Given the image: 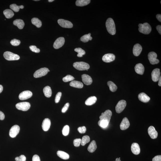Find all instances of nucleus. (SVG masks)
<instances>
[{"label": "nucleus", "mask_w": 161, "mask_h": 161, "mask_svg": "<svg viewBox=\"0 0 161 161\" xmlns=\"http://www.w3.org/2000/svg\"><path fill=\"white\" fill-rule=\"evenodd\" d=\"M106 26L107 31L112 35H114L116 32V26L114 21L111 18H109L107 20Z\"/></svg>", "instance_id": "f257e3e1"}, {"label": "nucleus", "mask_w": 161, "mask_h": 161, "mask_svg": "<svg viewBox=\"0 0 161 161\" xmlns=\"http://www.w3.org/2000/svg\"><path fill=\"white\" fill-rule=\"evenodd\" d=\"M138 30L141 33L145 34H149L150 33L151 30L150 25L147 23H145L139 24L138 25Z\"/></svg>", "instance_id": "f03ea898"}, {"label": "nucleus", "mask_w": 161, "mask_h": 161, "mask_svg": "<svg viewBox=\"0 0 161 161\" xmlns=\"http://www.w3.org/2000/svg\"><path fill=\"white\" fill-rule=\"evenodd\" d=\"M74 67L79 70H88L90 68L89 65L87 63L80 61L74 63L73 64Z\"/></svg>", "instance_id": "7ed1b4c3"}, {"label": "nucleus", "mask_w": 161, "mask_h": 161, "mask_svg": "<svg viewBox=\"0 0 161 161\" xmlns=\"http://www.w3.org/2000/svg\"><path fill=\"white\" fill-rule=\"evenodd\" d=\"M4 56L5 59L9 61L17 60L19 59L18 55L9 51H6L4 53Z\"/></svg>", "instance_id": "20e7f679"}, {"label": "nucleus", "mask_w": 161, "mask_h": 161, "mask_svg": "<svg viewBox=\"0 0 161 161\" xmlns=\"http://www.w3.org/2000/svg\"><path fill=\"white\" fill-rule=\"evenodd\" d=\"M49 71V70L47 68H42L36 71L34 74V76L35 78L42 77L47 74L48 72Z\"/></svg>", "instance_id": "39448f33"}, {"label": "nucleus", "mask_w": 161, "mask_h": 161, "mask_svg": "<svg viewBox=\"0 0 161 161\" xmlns=\"http://www.w3.org/2000/svg\"><path fill=\"white\" fill-rule=\"evenodd\" d=\"M16 107L17 109L23 111H27L30 108L31 105L28 102H21L17 104Z\"/></svg>", "instance_id": "423d86ee"}, {"label": "nucleus", "mask_w": 161, "mask_h": 161, "mask_svg": "<svg viewBox=\"0 0 161 161\" xmlns=\"http://www.w3.org/2000/svg\"><path fill=\"white\" fill-rule=\"evenodd\" d=\"M157 54L154 52H151L148 54V58L150 64L153 65L157 64L159 62L158 59H157Z\"/></svg>", "instance_id": "0eeeda50"}, {"label": "nucleus", "mask_w": 161, "mask_h": 161, "mask_svg": "<svg viewBox=\"0 0 161 161\" xmlns=\"http://www.w3.org/2000/svg\"><path fill=\"white\" fill-rule=\"evenodd\" d=\"M127 105V103L125 100H121L118 102L116 107L117 113H120L123 111Z\"/></svg>", "instance_id": "6e6552de"}, {"label": "nucleus", "mask_w": 161, "mask_h": 161, "mask_svg": "<svg viewBox=\"0 0 161 161\" xmlns=\"http://www.w3.org/2000/svg\"><path fill=\"white\" fill-rule=\"evenodd\" d=\"M58 23L60 26L63 28H71L73 27V24L70 22L62 19L58 20Z\"/></svg>", "instance_id": "1a4fd4ad"}, {"label": "nucleus", "mask_w": 161, "mask_h": 161, "mask_svg": "<svg viewBox=\"0 0 161 161\" xmlns=\"http://www.w3.org/2000/svg\"><path fill=\"white\" fill-rule=\"evenodd\" d=\"M20 131V127L17 125L12 126L9 131V135L12 138H15L18 135Z\"/></svg>", "instance_id": "9d476101"}, {"label": "nucleus", "mask_w": 161, "mask_h": 161, "mask_svg": "<svg viewBox=\"0 0 161 161\" xmlns=\"http://www.w3.org/2000/svg\"><path fill=\"white\" fill-rule=\"evenodd\" d=\"M32 93L31 91H25L20 93L19 97L20 100H23L29 99L32 97Z\"/></svg>", "instance_id": "9b49d317"}, {"label": "nucleus", "mask_w": 161, "mask_h": 161, "mask_svg": "<svg viewBox=\"0 0 161 161\" xmlns=\"http://www.w3.org/2000/svg\"><path fill=\"white\" fill-rule=\"evenodd\" d=\"M112 115V112L110 110H107L105 112L102 113L101 115L99 117L100 120H106L110 123L111 117Z\"/></svg>", "instance_id": "f8f14e48"}, {"label": "nucleus", "mask_w": 161, "mask_h": 161, "mask_svg": "<svg viewBox=\"0 0 161 161\" xmlns=\"http://www.w3.org/2000/svg\"><path fill=\"white\" fill-rule=\"evenodd\" d=\"M65 42L63 37H60L57 39L54 43L53 47L55 49H58L64 45Z\"/></svg>", "instance_id": "ddd939ff"}, {"label": "nucleus", "mask_w": 161, "mask_h": 161, "mask_svg": "<svg viewBox=\"0 0 161 161\" xmlns=\"http://www.w3.org/2000/svg\"><path fill=\"white\" fill-rule=\"evenodd\" d=\"M160 69L159 68H156L154 69L151 72V78L153 81L157 82L158 81L159 79L160 76Z\"/></svg>", "instance_id": "4468645a"}, {"label": "nucleus", "mask_w": 161, "mask_h": 161, "mask_svg": "<svg viewBox=\"0 0 161 161\" xmlns=\"http://www.w3.org/2000/svg\"><path fill=\"white\" fill-rule=\"evenodd\" d=\"M115 56L112 53H107L103 56L102 59L104 62L109 63L114 60Z\"/></svg>", "instance_id": "2eb2a0df"}, {"label": "nucleus", "mask_w": 161, "mask_h": 161, "mask_svg": "<svg viewBox=\"0 0 161 161\" xmlns=\"http://www.w3.org/2000/svg\"><path fill=\"white\" fill-rule=\"evenodd\" d=\"M148 132L150 137L152 139L157 138L158 133L155 128L152 126H150L148 129Z\"/></svg>", "instance_id": "dca6fc26"}, {"label": "nucleus", "mask_w": 161, "mask_h": 161, "mask_svg": "<svg viewBox=\"0 0 161 161\" xmlns=\"http://www.w3.org/2000/svg\"><path fill=\"white\" fill-rule=\"evenodd\" d=\"M130 126V123L128 119L127 118H124L121 121L120 127L121 130H125L128 128Z\"/></svg>", "instance_id": "f3484780"}, {"label": "nucleus", "mask_w": 161, "mask_h": 161, "mask_svg": "<svg viewBox=\"0 0 161 161\" xmlns=\"http://www.w3.org/2000/svg\"><path fill=\"white\" fill-rule=\"evenodd\" d=\"M142 50L141 45L139 44H135L134 45L133 49V52L134 56H139Z\"/></svg>", "instance_id": "a211bd4d"}, {"label": "nucleus", "mask_w": 161, "mask_h": 161, "mask_svg": "<svg viewBox=\"0 0 161 161\" xmlns=\"http://www.w3.org/2000/svg\"><path fill=\"white\" fill-rule=\"evenodd\" d=\"M51 125V121L48 118L44 119L42 125V128L45 131H48L50 129Z\"/></svg>", "instance_id": "6ab92c4d"}, {"label": "nucleus", "mask_w": 161, "mask_h": 161, "mask_svg": "<svg viewBox=\"0 0 161 161\" xmlns=\"http://www.w3.org/2000/svg\"><path fill=\"white\" fill-rule=\"evenodd\" d=\"M131 150L132 153L135 155H138L140 152V148L139 145L137 143H132L131 146Z\"/></svg>", "instance_id": "aec40b11"}, {"label": "nucleus", "mask_w": 161, "mask_h": 161, "mask_svg": "<svg viewBox=\"0 0 161 161\" xmlns=\"http://www.w3.org/2000/svg\"><path fill=\"white\" fill-rule=\"evenodd\" d=\"M82 80L85 85L88 86L92 83V78L89 75L84 74L82 75Z\"/></svg>", "instance_id": "412c9836"}, {"label": "nucleus", "mask_w": 161, "mask_h": 161, "mask_svg": "<svg viewBox=\"0 0 161 161\" xmlns=\"http://www.w3.org/2000/svg\"><path fill=\"white\" fill-rule=\"evenodd\" d=\"M135 72L139 74L142 75L144 73V67L143 65L141 63L136 64L135 66Z\"/></svg>", "instance_id": "4be33fe9"}, {"label": "nucleus", "mask_w": 161, "mask_h": 161, "mask_svg": "<svg viewBox=\"0 0 161 161\" xmlns=\"http://www.w3.org/2000/svg\"><path fill=\"white\" fill-rule=\"evenodd\" d=\"M138 98L140 101L144 103L149 102L150 99V98L144 93H141L139 94Z\"/></svg>", "instance_id": "5701e85b"}, {"label": "nucleus", "mask_w": 161, "mask_h": 161, "mask_svg": "<svg viewBox=\"0 0 161 161\" xmlns=\"http://www.w3.org/2000/svg\"><path fill=\"white\" fill-rule=\"evenodd\" d=\"M13 24L20 29H23L25 26V23L23 20L21 19L16 20L13 22Z\"/></svg>", "instance_id": "b1692460"}, {"label": "nucleus", "mask_w": 161, "mask_h": 161, "mask_svg": "<svg viewBox=\"0 0 161 161\" xmlns=\"http://www.w3.org/2000/svg\"><path fill=\"white\" fill-rule=\"evenodd\" d=\"M97 146L95 140H93L88 146V150L90 152L93 153L97 149Z\"/></svg>", "instance_id": "393cba45"}, {"label": "nucleus", "mask_w": 161, "mask_h": 161, "mask_svg": "<svg viewBox=\"0 0 161 161\" xmlns=\"http://www.w3.org/2000/svg\"><path fill=\"white\" fill-rule=\"evenodd\" d=\"M97 99L95 96H92L89 97L87 99L85 102V104L87 105L91 106L96 103Z\"/></svg>", "instance_id": "a878e982"}, {"label": "nucleus", "mask_w": 161, "mask_h": 161, "mask_svg": "<svg viewBox=\"0 0 161 161\" xmlns=\"http://www.w3.org/2000/svg\"><path fill=\"white\" fill-rule=\"evenodd\" d=\"M70 86L73 87L82 88L83 87V84L79 81L76 80H72L70 84Z\"/></svg>", "instance_id": "bb28decb"}, {"label": "nucleus", "mask_w": 161, "mask_h": 161, "mask_svg": "<svg viewBox=\"0 0 161 161\" xmlns=\"http://www.w3.org/2000/svg\"><path fill=\"white\" fill-rule=\"evenodd\" d=\"M90 0H77L75 4L78 6H83L88 5L91 2Z\"/></svg>", "instance_id": "cd10ccee"}, {"label": "nucleus", "mask_w": 161, "mask_h": 161, "mask_svg": "<svg viewBox=\"0 0 161 161\" xmlns=\"http://www.w3.org/2000/svg\"><path fill=\"white\" fill-rule=\"evenodd\" d=\"M57 153L59 157L64 160H67L70 157L69 154L64 151H58Z\"/></svg>", "instance_id": "c85d7f7f"}, {"label": "nucleus", "mask_w": 161, "mask_h": 161, "mask_svg": "<svg viewBox=\"0 0 161 161\" xmlns=\"http://www.w3.org/2000/svg\"><path fill=\"white\" fill-rule=\"evenodd\" d=\"M43 93L46 97L50 98L51 97L52 91L51 88L49 86H47L44 88L43 90Z\"/></svg>", "instance_id": "c756f323"}, {"label": "nucleus", "mask_w": 161, "mask_h": 161, "mask_svg": "<svg viewBox=\"0 0 161 161\" xmlns=\"http://www.w3.org/2000/svg\"><path fill=\"white\" fill-rule=\"evenodd\" d=\"M4 14L6 18L10 19L12 18L14 15V13L10 9H7L4 11Z\"/></svg>", "instance_id": "7c9ffc66"}, {"label": "nucleus", "mask_w": 161, "mask_h": 161, "mask_svg": "<svg viewBox=\"0 0 161 161\" xmlns=\"http://www.w3.org/2000/svg\"><path fill=\"white\" fill-rule=\"evenodd\" d=\"M91 33L85 35L80 38V40L84 42H86L92 40L93 38L91 36Z\"/></svg>", "instance_id": "2f4dec72"}, {"label": "nucleus", "mask_w": 161, "mask_h": 161, "mask_svg": "<svg viewBox=\"0 0 161 161\" xmlns=\"http://www.w3.org/2000/svg\"><path fill=\"white\" fill-rule=\"evenodd\" d=\"M32 24L35 26L37 28H40L42 26V23L41 20L37 18H34L31 20Z\"/></svg>", "instance_id": "473e14b6"}, {"label": "nucleus", "mask_w": 161, "mask_h": 161, "mask_svg": "<svg viewBox=\"0 0 161 161\" xmlns=\"http://www.w3.org/2000/svg\"><path fill=\"white\" fill-rule=\"evenodd\" d=\"M107 85L109 87L110 91L112 92H114L116 91L117 89V87L114 83L111 81H108L107 82Z\"/></svg>", "instance_id": "72a5a7b5"}, {"label": "nucleus", "mask_w": 161, "mask_h": 161, "mask_svg": "<svg viewBox=\"0 0 161 161\" xmlns=\"http://www.w3.org/2000/svg\"><path fill=\"white\" fill-rule=\"evenodd\" d=\"M10 7L11 9L15 12H18L19 11L20 9H23L24 8V6L23 5L18 6L16 4L11 5Z\"/></svg>", "instance_id": "f704fd0d"}, {"label": "nucleus", "mask_w": 161, "mask_h": 161, "mask_svg": "<svg viewBox=\"0 0 161 161\" xmlns=\"http://www.w3.org/2000/svg\"><path fill=\"white\" fill-rule=\"evenodd\" d=\"M109 123L108 121L105 120H100L98 123L99 125L103 128H105L108 126Z\"/></svg>", "instance_id": "c9c22d12"}, {"label": "nucleus", "mask_w": 161, "mask_h": 161, "mask_svg": "<svg viewBox=\"0 0 161 161\" xmlns=\"http://www.w3.org/2000/svg\"><path fill=\"white\" fill-rule=\"evenodd\" d=\"M81 144L82 146H84L87 143H89L90 140V138L88 135H85L81 139Z\"/></svg>", "instance_id": "e433bc0d"}, {"label": "nucleus", "mask_w": 161, "mask_h": 161, "mask_svg": "<svg viewBox=\"0 0 161 161\" xmlns=\"http://www.w3.org/2000/svg\"><path fill=\"white\" fill-rule=\"evenodd\" d=\"M75 51L78 53L77 55L78 57H81L83 56V55L86 54V52L80 48H76L74 49Z\"/></svg>", "instance_id": "4c0bfd02"}, {"label": "nucleus", "mask_w": 161, "mask_h": 161, "mask_svg": "<svg viewBox=\"0 0 161 161\" xmlns=\"http://www.w3.org/2000/svg\"><path fill=\"white\" fill-rule=\"evenodd\" d=\"M70 130V128L68 125L65 126L63 128L62 131L63 135L66 136L68 135Z\"/></svg>", "instance_id": "58836bf2"}, {"label": "nucleus", "mask_w": 161, "mask_h": 161, "mask_svg": "<svg viewBox=\"0 0 161 161\" xmlns=\"http://www.w3.org/2000/svg\"><path fill=\"white\" fill-rule=\"evenodd\" d=\"M75 78L72 76L70 75H67L63 78V80L64 82H67L72 81Z\"/></svg>", "instance_id": "ea45409f"}, {"label": "nucleus", "mask_w": 161, "mask_h": 161, "mask_svg": "<svg viewBox=\"0 0 161 161\" xmlns=\"http://www.w3.org/2000/svg\"><path fill=\"white\" fill-rule=\"evenodd\" d=\"M20 43H21V42L20 40L16 39H12L10 42V43L12 44V45L14 46H18L20 45Z\"/></svg>", "instance_id": "a19ab883"}, {"label": "nucleus", "mask_w": 161, "mask_h": 161, "mask_svg": "<svg viewBox=\"0 0 161 161\" xmlns=\"http://www.w3.org/2000/svg\"><path fill=\"white\" fill-rule=\"evenodd\" d=\"M30 50L32 52L36 53H39L40 52V50L39 49L37 48V47L34 45H31L29 47Z\"/></svg>", "instance_id": "79ce46f5"}, {"label": "nucleus", "mask_w": 161, "mask_h": 161, "mask_svg": "<svg viewBox=\"0 0 161 161\" xmlns=\"http://www.w3.org/2000/svg\"><path fill=\"white\" fill-rule=\"evenodd\" d=\"M82 139L80 138H77L74 140L73 144L75 147H78L80 146L81 144Z\"/></svg>", "instance_id": "37998d69"}, {"label": "nucleus", "mask_w": 161, "mask_h": 161, "mask_svg": "<svg viewBox=\"0 0 161 161\" xmlns=\"http://www.w3.org/2000/svg\"><path fill=\"white\" fill-rule=\"evenodd\" d=\"M15 159L16 161H26V157L25 155H22L19 157H16Z\"/></svg>", "instance_id": "c03bdc74"}, {"label": "nucleus", "mask_w": 161, "mask_h": 161, "mask_svg": "<svg viewBox=\"0 0 161 161\" xmlns=\"http://www.w3.org/2000/svg\"><path fill=\"white\" fill-rule=\"evenodd\" d=\"M61 95H62V93L61 92H58L57 94L55 99V102L56 103H58L59 102Z\"/></svg>", "instance_id": "a18cd8bd"}, {"label": "nucleus", "mask_w": 161, "mask_h": 161, "mask_svg": "<svg viewBox=\"0 0 161 161\" xmlns=\"http://www.w3.org/2000/svg\"><path fill=\"white\" fill-rule=\"evenodd\" d=\"M78 130L80 133H84L86 132V128L85 126L79 127L78 129Z\"/></svg>", "instance_id": "49530a36"}, {"label": "nucleus", "mask_w": 161, "mask_h": 161, "mask_svg": "<svg viewBox=\"0 0 161 161\" xmlns=\"http://www.w3.org/2000/svg\"><path fill=\"white\" fill-rule=\"evenodd\" d=\"M69 104L68 103H66L65 104V105H64V106L63 107V108L62 109V113H65V112L67 111V110H68L69 108Z\"/></svg>", "instance_id": "de8ad7c7"}, {"label": "nucleus", "mask_w": 161, "mask_h": 161, "mask_svg": "<svg viewBox=\"0 0 161 161\" xmlns=\"http://www.w3.org/2000/svg\"><path fill=\"white\" fill-rule=\"evenodd\" d=\"M32 161H40V157L38 155L35 154L33 156Z\"/></svg>", "instance_id": "09e8293b"}, {"label": "nucleus", "mask_w": 161, "mask_h": 161, "mask_svg": "<svg viewBox=\"0 0 161 161\" xmlns=\"http://www.w3.org/2000/svg\"><path fill=\"white\" fill-rule=\"evenodd\" d=\"M152 161H161V155H157L152 159Z\"/></svg>", "instance_id": "8fccbe9b"}, {"label": "nucleus", "mask_w": 161, "mask_h": 161, "mask_svg": "<svg viewBox=\"0 0 161 161\" xmlns=\"http://www.w3.org/2000/svg\"><path fill=\"white\" fill-rule=\"evenodd\" d=\"M5 115L4 113H3L2 112L0 111V120H4L5 118Z\"/></svg>", "instance_id": "3c124183"}, {"label": "nucleus", "mask_w": 161, "mask_h": 161, "mask_svg": "<svg viewBox=\"0 0 161 161\" xmlns=\"http://www.w3.org/2000/svg\"><path fill=\"white\" fill-rule=\"evenodd\" d=\"M156 29L158 31L159 34H161V26L160 25H158L156 27Z\"/></svg>", "instance_id": "603ef678"}, {"label": "nucleus", "mask_w": 161, "mask_h": 161, "mask_svg": "<svg viewBox=\"0 0 161 161\" xmlns=\"http://www.w3.org/2000/svg\"><path fill=\"white\" fill-rule=\"evenodd\" d=\"M156 18L158 21L161 22V15L160 14H157L156 15Z\"/></svg>", "instance_id": "864d4df0"}, {"label": "nucleus", "mask_w": 161, "mask_h": 161, "mask_svg": "<svg viewBox=\"0 0 161 161\" xmlns=\"http://www.w3.org/2000/svg\"><path fill=\"white\" fill-rule=\"evenodd\" d=\"M161 76L160 77V78L158 80H159V82H158V86H161Z\"/></svg>", "instance_id": "5fc2aeb1"}, {"label": "nucleus", "mask_w": 161, "mask_h": 161, "mask_svg": "<svg viewBox=\"0 0 161 161\" xmlns=\"http://www.w3.org/2000/svg\"><path fill=\"white\" fill-rule=\"evenodd\" d=\"M3 90V87L2 85H0V93H1L2 92Z\"/></svg>", "instance_id": "6e6d98bb"}, {"label": "nucleus", "mask_w": 161, "mask_h": 161, "mask_svg": "<svg viewBox=\"0 0 161 161\" xmlns=\"http://www.w3.org/2000/svg\"><path fill=\"white\" fill-rule=\"evenodd\" d=\"M115 161H121L120 159L119 158H117L116 159V160Z\"/></svg>", "instance_id": "4d7b16f0"}, {"label": "nucleus", "mask_w": 161, "mask_h": 161, "mask_svg": "<svg viewBox=\"0 0 161 161\" xmlns=\"http://www.w3.org/2000/svg\"><path fill=\"white\" fill-rule=\"evenodd\" d=\"M54 1V0H49V1H48L49 2H52L53 1Z\"/></svg>", "instance_id": "13d9d810"}, {"label": "nucleus", "mask_w": 161, "mask_h": 161, "mask_svg": "<svg viewBox=\"0 0 161 161\" xmlns=\"http://www.w3.org/2000/svg\"><path fill=\"white\" fill-rule=\"evenodd\" d=\"M34 1H39V0H36H36H34Z\"/></svg>", "instance_id": "bf43d9fd"}]
</instances>
